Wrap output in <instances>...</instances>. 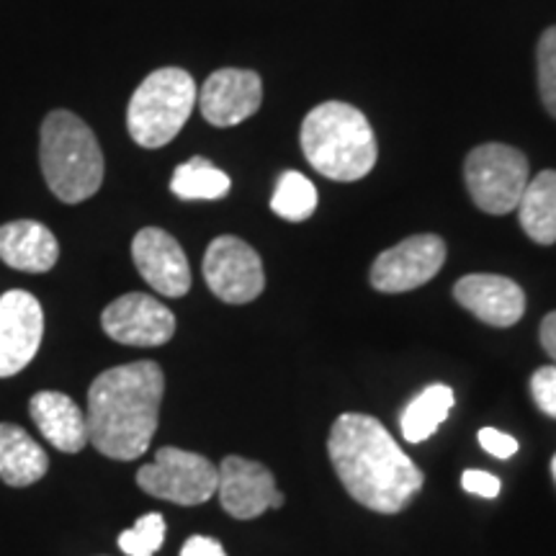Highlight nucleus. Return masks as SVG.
<instances>
[{
    "instance_id": "12",
    "label": "nucleus",
    "mask_w": 556,
    "mask_h": 556,
    "mask_svg": "<svg viewBox=\"0 0 556 556\" xmlns=\"http://www.w3.org/2000/svg\"><path fill=\"white\" fill-rule=\"evenodd\" d=\"M219 503L232 518L253 520L268 507H281L283 495L276 490L274 475L258 462L227 456L217 469Z\"/></svg>"
},
{
    "instance_id": "29",
    "label": "nucleus",
    "mask_w": 556,
    "mask_h": 556,
    "mask_svg": "<svg viewBox=\"0 0 556 556\" xmlns=\"http://www.w3.org/2000/svg\"><path fill=\"white\" fill-rule=\"evenodd\" d=\"M541 345H544V351L552 356L556 366V312H548L544 323H541Z\"/></svg>"
},
{
    "instance_id": "25",
    "label": "nucleus",
    "mask_w": 556,
    "mask_h": 556,
    "mask_svg": "<svg viewBox=\"0 0 556 556\" xmlns=\"http://www.w3.org/2000/svg\"><path fill=\"white\" fill-rule=\"evenodd\" d=\"M531 394L541 413L556 420V366H541L533 371Z\"/></svg>"
},
{
    "instance_id": "28",
    "label": "nucleus",
    "mask_w": 556,
    "mask_h": 556,
    "mask_svg": "<svg viewBox=\"0 0 556 556\" xmlns=\"http://www.w3.org/2000/svg\"><path fill=\"white\" fill-rule=\"evenodd\" d=\"M180 556H227L225 546L212 536H191L180 548Z\"/></svg>"
},
{
    "instance_id": "10",
    "label": "nucleus",
    "mask_w": 556,
    "mask_h": 556,
    "mask_svg": "<svg viewBox=\"0 0 556 556\" xmlns=\"http://www.w3.org/2000/svg\"><path fill=\"white\" fill-rule=\"evenodd\" d=\"M45 338V312L29 291H5L0 296V379L24 371Z\"/></svg>"
},
{
    "instance_id": "30",
    "label": "nucleus",
    "mask_w": 556,
    "mask_h": 556,
    "mask_svg": "<svg viewBox=\"0 0 556 556\" xmlns=\"http://www.w3.org/2000/svg\"><path fill=\"white\" fill-rule=\"evenodd\" d=\"M552 475H554V479H556V456L552 458Z\"/></svg>"
},
{
    "instance_id": "8",
    "label": "nucleus",
    "mask_w": 556,
    "mask_h": 556,
    "mask_svg": "<svg viewBox=\"0 0 556 556\" xmlns=\"http://www.w3.org/2000/svg\"><path fill=\"white\" fill-rule=\"evenodd\" d=\"M204 278L214 296L227 304H248L263 294V261L245 240L222 235L206 248Z\"/></svg>"
},
{
    "instance_id": "20",
    "label": "nucleus",
    "mask_w": 556,
    "mask_h": 556,
    "mask_svg": "<svg viewBox=\"0 0 556 556\" xmlns=\"http://www.w3.org/2000/svg\"><path fill=\"white\" fill-rule=\"evenodd\" d=\"M454 409V392L446 384H430L405 407L400 417L402 438L407 443H422L446 422Z\"/></svg>"
},
{
    "instance_id": "17",
    "label": "nucleus",
    "mask_w": 556,
    "mask_h": 556,
    "mask_svg": "<svg viewBox=\"0 0 556 556\" xmlns=\"http://www.w3.org/2000/svg\"><path fill=\"white\" fill-rule=\"evenodd\" d=\"M29 413L41 435L62 454H78L86 443H90L86 413L67 394L37 392L29 402Z\"/></svg>"
},
{
    "instance_id": "15",
    "label": "nucleus",
    "mask_w": 556,
    "mask_h": 556,
    "mask_svg": "<svg viewBox=\"0 0 556 556\" xmlns=\"http://www.w3.org/2000/svg\"><path fill=\"white\" fill-rule=\"evenodd\" d=\"M456 302L492 328H513L526 312V294L513 278L469 274L454 287Z\"/></svg>"
},
{
    "instance_id": "16",
    "label": "nucleus",
    "mask_w": 556,
    "mask_h": 556,
    "mask_svg": "<svg viewBox=\"0 0 556 556\" xmlns=\"http://www.w3.org/2000/svg\"><path fill=\"white\" fill-rule=\"evenodd\" d=\"M60 258L58 238L34 219L0 225V261L24 274H47Z\"/></svg>"
},
{
    "instance_id": "2",
    "label": "nucleus",
    "mask_w": 556,
    "mask_h": 556,
    "mask_svg": "<svg viewBox=\"0 0 556 556\" xmlns=\"http://www.w3.org/2000/svg\"><path fill=\"white\" fill-rule=\"evenodd\" d=\"M163 392L165 377L155 361L103 371L88 392V441L116 462L139 458L157 430Z\"/></svg>"
},
{
    "instance_id": "24",
    "label": "nucleus",
    "mask_w": 556,
    "mask_h": 556,
    "mask_svg": "<svg viewBox=\"0 0 556 556\" xmlns=\"http://www.w3.org/2000/svg\"><path fill=\"white\" fill-rule=\"evenodd\" d=\"M536 67H539V93L548 114L556 119V26L541 34L536 50Z\"/></svg>"
},
{
    "instance_id": "22",
    "label": "nucleus",
    "mask_w": 556,
    "mask_h": 556,
    "mask_svg": "<svg viewBox=\"0 0 556 556\" xmlns=\"http://www.w3.org/2000/svg\"><path fill=\"white\" fill-rule=\"evenodd\" d=\"M270 208L287 222H304L315 214L317 208V189L307 176L299 170H287L278 178Z\"/></svg>"
},
{
    "instance_id": "18",
    "label": "nucleus",
    "mask_w": 556,
    "mask_h": 556,
    "mask_svg": "<svg viewBox=\"0 0 556 556\" xmlns=\"http://www.w3.org/2000/svg\"><path fill=\"white\" fill-rule=\"evenodd\" d=\"M50 469V458L24 428L0 422V479L11 486L39 482Z\"/></svg>"
},
{
    "instance_id": "4",
    "label": "nucleus",
    "mask_w": 556,
    "mask_h": 556,
    "mask_svg": "<svg viewBox=\"0 0 556 556\" xmlns=\"http://www.w3.org/2000/svg\"><path fill=\"white\" fill-rule=\"evenodd\" d=\"M39 165L62 204H80L101 189L106 163L93 129L67 109L50 111L39 129Z\"/></svg>"
},
{
    "instance_id": "1",
    "label": "nucleus",
    "mask_w": 556,
    "mask_h": 556,
    "mask_svg": "<svg viewBox=\"0 0 556 556\" xmlns=\"http://www.w3.org/2000/svg\"><path fill=\"white\" fill-rule=\"evenodd\" d=\"M330 462L340 482L368 510H405L422 486V471L377 417L345 413L330 430Z\"/></svg>"
},
{
    "instance_id": "9",
    "label": "nucleus",
    "mask_w": 556,
    "mask_h": 556,
    "mask_svg": "<svg viewBox=\"0 0 556 556\" xmlns=\"http://www.w3.org/2000/svg\"><path fill=\"white\" fill-rule=\"evenodd\" d=\"M446 263V242L438 235H415L384 250L371 266V287L384 294H405L428 283Z\"/></svg>"
},
{
    "instance_id": "23",
    "label": "nucleus",
    "mask_w": 556,
    "mask_h": 556,
    "mask_svg": "<svg viewBox=\"0 0 556 556\" xmlns=\"http://www.w3.org/2000/svg\"><path fill=\"white\" fill-rule=\"evenodd\" d=\"M165 541V520L160 513H148L119 536V548L127 556H155Z\"/></svg>"
},
{
    "instance_id": "7",
    "label": "nucleus",
    "mask_w": 556,
    "mask_h": 556,
    "mask_svg": "<svg viewBox=\"0 0 556 556\" xmlns=\"http://www.w3.org/2000/svg\"><path fill=\"white\" fill-rule=\"evenodd\" d=\"M137 484L157 500L201 505L217 495V467L191 451L165 446L155 454V462L137 471Z\"/></svg>"
},
{
    "instance_id": "6",
    "label": "nucleus",
    "mask_w": 556,
    "mask_h": 556,
    "mask_svg": "<svg viewBox=\"0 0 556 556\" xmlns=\"http://www.w3.org/2000/svg\"><path fill=\"white\" fill-rule=\"evenodd\" d=\"M469 197L486 214L516 212L528 186V160L503 142L479 144L464 163Z\"/></svg>"
},
{
    "instance_id": "14",
    "label": "nucleus",
    "mask_w": 556,
    "mask_h": 556,
    "mask_svg": "<svg viewBox=\"0 0 556 556\" xmlns=\"http://www.w3.org/2000/svg\"><path fill=\"white\" fill-rule=\"evenodd\" d=\"M131 258L139 276L150 283L157 294L178 299L191 289V266L184 248L173 235L160 227L139 229L131 242Z\"/></svg>"
},
{
    "instance_id": "13",
    "label": "nucleus",
    "mask_w": 556,
    "mask_h": 556,
    "mask_svg": "<svg viewBox=\"0 0 556 556\" xmlns=\"http://www.w3.org/2000/svg\"><path fill=\"white\" fill-rule=\"evenodd\" d=\"M261 75L238 67H225L208 75L197 99L201 116L212 127H238L261 109Z\"/></svg>"
},
{
    "instance_id": "5",
    "label": "nucleus",
    "mask_w": 556,
    "mask_h": 556,
    "mask_svg": "<svg viewBox=\"0 0 556 556\" xmlns=\"http://www.w3.org/2000/svg\"><path fill=\"white\" fill-rule=\"evenodd\" d=\"M197 99V83L186 70H155L139 83L127 106L129 137L144 150L165 148L191 119Z\"/></svg>"
},
{
    "instance_id": "3",
    "label": "nucleus",
    "mask_w": 556,
    "mask_h": 556,
    "mask_svg": "<svg viewBox=\"0 0 556 556\" xmlns=\"http://www.w3.org/2000/svg\"><path fill=\"white\" fill-rule=\"evenodd\" d=\"M302 150L319 176L351 184L377 165V137L364 111L343 101H325L304 116Z\"/></svg>"
},
{
    "instance_id": "26",
    "label": "nucleus",
    "mask_w": 556,
    "mask_h": 556,
    "mask_svg": "<svg viewBox=\"0 0 556 556\" xmlns=\"http://www.w3.org/2000/svg\"><path fill=\"white\" fill-rule=\"evenodd\" d=\"M462 486L471 495H479V497H497L500 490H503V482L495 475H490V471H479V469H467L462 477Z\"/></svg>"
},
{
    "instance_id": "27",
    "label": "nucleus",
    "mask_w": 556,
    "mask_h": 556,
    "mask_svg": "<svg viewBox=\"0 0 556 556\" xmlns=\"http://www.w3.org/2000/svg\"><path fill=\"white\" fill-rule=\"evenodd\" d=\"M479 446H482L486 454H492L495 458H510L513 454H518V441L513 435L500 433L495 428H482L479 430Z\"/></svg>"
},
{
    "instance_id": "21",
    "label": "nucleus",
    "mask_w": 556,
    "mask_h": 556,
    "mask_svg": "<svg viewBox=\"0 0 556 556\" xmlns=\"http://www.w3.org/2000/svg\"><path fill=\"white\" fill-rule=\"evenodd\" d=\"M232 180L225 170L208 163L206 157H191L173 170L170 191L184 201H217L225 199Z\"/></svg>"
},
{
    "instance_id": "11",
    "label": "nucleus",
    "mask_w": 556,
    "mask_h": 556,
    "mask_svg": "<svg viewBox=\"0 0 556 556\" xmlns=\"http://www.w3.org/2000/svg\"><path fill=\"white\" fill-rule=\"evenodd\" d=\"M103 332L111 340L122 345H137V348H155L165 345L176 336V317L157 302L155 296L139 294H124L111 302L101 315Z\"/></svg>"
},
{
    "instance_id": "19",
    "label": "nucleus",
    "mask_w": 556,
    "mask_h": 556,
    "mask_svg": "<svg viewBox=\"0 0 556 556\" xmlns=\"http://www.w3.org/2000/svg\"><path fill=\"white\" fill-rule=\"evenodd\" d=\"M518 217L523 232L539 245L556 242V170H541L528 180L518 204Z\"/></svg>"
}]
</instances>
